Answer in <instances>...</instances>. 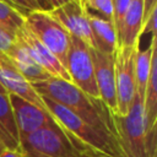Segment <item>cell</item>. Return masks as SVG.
<instances>
[{
  "mask_svg": "<svg viewBox=\"0 0 157 157\" xmlns=\"http://www.w3.org/2000/svg\"><path fill=\"white\" fill-rule=\"evenodd\" d=\"M16 42H18L27 53L39 64L49 76L59 77L63 80L70 81V76L65 69V66L58 60V58L31 32V29L23 23L16 31Z\"/></svg>",
  "mask_w": 157,
  "mask_h": 157,
  "instance_id": "obj_9",
  "label": "cell"
},
{
  "mask_svg": "<svg viewBox=\"0 0 157 157\" xmlns=\"http://www.w3.org/2000/svg\"><path fill=\"white\" fill-rule=\"evenodd\" d=\"M22 157H83L91 151L77 144L56 123L20 139Z\"/></svg>",
  "mask_w": 157,
  "mask_h": 157,
  "instance_id": "obj_4",
  "label": "cell"
},
{
  "mask_svg": "<svg viewBox=\"0 0 157 157\" xmlns=\"http://www.w3.org/2000/svg\"><path fill=\"white\" fill-rule=\"evenodd\" d=\"M91 55L94 67V80L99 99L105 104L110 113L117 114V93L114 76V55H108L91 48Z\"/></svg>",
  "mask_w": 157,
  "mask_h": 157,
  "instance_id": "obj_11",
  "label": "cell"
},
{
  "mask_svg": "<svg viewBox=\"0 0 157 157\" xmlns=\"http://www.w3.org/2000/svg\"><path fill=\"white\" fill-rule=\"evenodd\" d=\"M66 71L70 81L91 98L99 99L94 80V67L91 48L76 37L70 38V47L66 58Z\"/></svg>",
  "mask_w": 157,
  "mask_h": 157,
  "instance_id": "obj_6",
  "label": "cell"
},
{
  "mask_svg": "<svg viewBox=\"0 0 157 157\" xmlns=\"http://www.w3.org/2000/svg\"><path fill=\"white\" fill-rule=\"evenodd\" d=\"M9 99L20 139L26 137L52 123H55L50 113L38 105L12 93H9Z\"/></svg>",
  "mask_w": 157,
  "mask_h": 157,
  "instance_id": "obj_10",
  "label": "cell"
},
{
  "mask_svg": "<svg viewBox=\"0 0 157 157\" xmlns=\"http://www.w3.org/2000/svg\"><path fill=\"white\" fill-rule=\"evenodd\" d=\"M49 13L70 36L76 37L87 47L94 48L93 36L88 21V11L86 10L82 0H70L59 7L52 9Z\"/></svg>",
  "mask_w": 157,
  "mask_h": 157,
  "instance_id": "obj_8",
  "label": "cell"
},
{
  "mask_svg": "<svg viewBox=\"0 0 157 157\" xmlns=\"http://www.w3.org/2000/svg\"><path fill=\"white\" fill-rule=\"evenodd\" d=\"M86 10H93L102 15L103 18L112 20L113 15V6L112 0H82Z\"/></svg>",
  "mask_w": 157,
  "mask_h": 157,
  "instance_id": "obj_19",
  "label": "cell"
},
{
  "mask_svg": "<svg viewBox=\"0 0 157 157\" xmlns=\"http://www.w3.org/2000/svg\"><path fill=\"white\" fill-rule=\"evenodd\" d=\"M0 157H22V153L20 152V150L4 148L0 153Z\"/></svg>",
  "mask_w": 157,
  "mask_h": 157,
  "instance_id": "obj_23",
  "label": "cell"
},
{
  "mask_svg": "<svg viewBox=\"0 0 157 157\" xmlns=\"http://www.w3.org/2000/svg\"><path fill=\"white\" fill-rule=\"evenodd\" d=\"M0 85L4 87L7 94H16L28 101L29 103H33L39 108L49 112L40 94L34 90L32 83L20 74V71L13 66L5 53H0Z\"/></svg>",
  "mask_w": 157,
  "mask_h": 157,
  "instance_id": "obj_12",
  "label": "cell"
},
{
  "mask_svg": "<svg viewBox=\"0 0 157 157\" xmlns=\"http://www.w3.org/2000/svg\"><path fill=\"white\" fill-rule=\"evenodd\" d=\"M36 1H37L38 6L40 7V10H43V11H50V6L48 5L47 0H36Z\"/></svg>",
  "mask_w": 157,
  "mask_h": 157,
  "instance_id": "obj_26",
  "label": "cell"
},
{
  "mask_svg": "<svg viewBox=\"0 0 157 157\" xmlns=\"http://www.w3.org/2000/svg\"><path fill=\"white\" fill-rule=\"evenodd\" d=\"M131 0H112V6H113V15H112V25L115 29V33H118V29L121 25V21L124 18V15L130 5Z\"/></svg>",
  "mask_w": 157,
  "mask_h": 157,
  "instance_id": "obj_20",
  "label": "cell"
},
{
  "mask_svg": "<svg viewBox=\"0 0 157 157\" xmlns=\"http://www.w3.org/2000/svg\"><path fill=\"white\" fill-rule=\"evenodd\" d=\"M115 139L123 157H157V130L147 134L144 117V99L136 93L125 115L113 114Z\"/></svg>",
  "mask_w": 157,
  "mask_h": 157,
  "instance_id": "obj_2",
  "label": "cell"
},
{
  "mask_svg": "<svg viewBox=\"0 0 157 157\" xmlns=\"http://www.w3.org/2000/svg\"><path fill=\"white\" fill-rule=\"evenodd\" d=\"M83 157H113V156L104 155V153H101V152H90V153L85 155Z\"/></svg>",
  "mask_w": 157,
  "mask_h": 157,
  "instance_id": "obj_27",
  "label": "cell"
},
{
  "mask_svg": "<svg viewBox=\"0 0 157 157\" xmlns=\"http://www.w3.org/2000/svg\"><path fill=\"white\" fill-rule=\"evenodd\" d=\"M155 5H157V0H144V18L148 15V12Z\"/></svg>",
  "mask_w": 157,
  "mask_h": 157,
  "instance_id": "obj_24",
  "label": "cell"
},
{
  "mask_svg": "<svg viewBox=\"0 0 157 157\" xmlns=\"http://www.w3.org/2000/svg\"><path fill=\"white\" fill-rule=\"evenodd\" d=\"M25 13L17 7L11 5L6 0H0V25L13 31H16L25 23Z\"/></svg>",
  "mask_w": 157,
  "mask_h": 157,
  "instance_id": "obj_18",
  "label": "cell"
},
{
  "mask_svg": "<svg viewBox=\"0 0 157 157\" xmlns=\"http://www.w3.org/2000/svg\"><path fill=\"white\" fill-rule=\"evenodd\" d=\"M157 53V36H151L150 45L145 49H140V45L135 50L134 56V75H135V93L144 99L151 65L152 58Z\"/></svg>",
  "mask_w": 157,
  "mask_h": 157,
  "instance_id": "obj_16",
  "label": "cell"
},
{
  "mask_svg": "<svg viewBox=\"0 0 157 157\" xmlns=\"http://www.w3.org/2000/svg\"><path fill=\"white\" fill-rule=\"evenodd\" d=\"M4 148H5V147H4V146H2V144H1V142H0V153H1V151H2V150H4Z\"/></svg>",
  "mask_w": 157,
  "mask_h": 157,
  "instance_id": "obj_29",
  "label": "cell"
},
{
  "mask_svg": "<svg viewBox=\"0 0 157 157\" xmlns=\"http://www.w3.org/2000/svg\"><path fill=\"white\" fill-rule=\"evenodd\" d=\"M88 21L93 36L94 49L108 55H114L118 47V39L112 22L102 16L93 15L91 11H88Z\"/></svg>",
  "mask_w": 157,
  "mask_h": 157,
  "instance_id": "obj_15",
  "label": "cell"
},
{
  "mask_svg": "<svg viewBox=\"0 0 157 157\" xmlns=\"http://www.w3.org/2000/svg\"><path fill=\"white\" fill-rule=\"evenodd\" d=\"M25 23L65 66L71 36L50 16L49 11H31L25 16Z\"/></svg>",
  "mask_w": 157,
  "mask_h": 157,
  "instance_id": "obj_5",
  "label": "cell"
},
{
  "mask_svg": "<svg viewBox=\"0 0 157 157\" xmlns=\"http://www.w3.org/2000/svg\"><path fill=\"white\" fill-rule=\"evenodd\" d=\"M157 5H155L151 11L148 12V15L142 20V25H141V29H140V36L146 34V33H151V36H157Z\"/></svg>",
  "mask_w": 157,
  "mask_h": 157,
  "instance_id": "obj_21",
  "label": "cell"
},
{
  "mask_svg": "<svg viewBox=\"0 0 157 157\" xmlns=\"http://www.w3.org/2000/svg\"><path fill=\"white\" fill-rule=\"evenodd\" d=\"M144 18V0H131L117 33L118 45L132 47L141 39L140 29Z\"/></svg>",
  "mask_w": 157,
  "mask_h": 157,
  "instance_id": "obj_13",
  "label": "cell"
},
{
  "mask_svg": "<svg viewBox=\"0 0 157 157\" xmlns=\"http://www.w3.org/2000/svg\"><path fill=\"white\" fill-rule=\"evenodd\" d=\"M32 86L40 96L66 107L96 130L117 142L112 113L101 99L88 97L71 81L59 77L50 76L32 83Z\"/></svg>",
  "mask_w": 157,
  "mask_h": 157,
  "instance_id": "obj_1",
  "label": "cell"
},
{
  "mask_svg": "<svg viewBox=\"0 0 157 157\" xmlns=\"http://www.w3.org/2000/svg\"><path fill=\"white\" fill-rule=\"evenodd\" d=\"M5 54L13 64V66L20 71V74L31 83L43 81L50 77L48 72L39 64L36 63V60L27 53V50L18 42H15V44Z\"/></svg>",
  "mask_w": 157,
  "mask_h": 157,
  "instance_id": "obj_14",
  "label": "cell"
},
{
  "mask_svg": "<svg viewBox=\"0 0 157 157\" xmlns=\"http://www.w3.org/2000/svg\"><path fill=\"white\" fill-rule=\"evenodd\" d=\"M0 93H7V92H6L5 90H4V87H2L1 85H0Z\"/></svg>",
  "mask_w": 157,
  "mask_h": 157,
  "instance_id": "obj_28",
  "label": "cell"
},
{
  "mask_svg": "<svg viewBox=\"0 0 157 157\" xmlns=\"http://www.w3.org/2000/svg\"><path fill=\"white\" fill-rule=\"evenodd\" d=\"M16 42V33L0 25V53H6Z\"/></svg>",
  "mask_w": 157,
  "mask_h": 157,
  "instance_id": "obj_22",
  "label": "cell"
},
{
  "mask_svg": "<svg viewBox=\"0 0 157 157\" xmlns=\"http://www.w3.org/2000/svg\"><path fill=\"white\" fill-rule=\"evenodd\" d=\"M140 45V39L132 47L118 45L114 53V76L117 107L119 115H125L131 105L135 96V75L134 56L135 50Z\"/></svg>",
  "mask_w": 157,
  "mask_h": 157,
  "instance_id": "obj_7",
  "label": "cell"
},
{
  "mask_svg": "<svg viewBox=\"0 0 157 157\" xmlns=\"http://www.w3.org/2000/svg\"><path fill=\"white\" fill-rule=\"evenodd\" d=\"M40 97L55 123L63 130H65L69 136L72 137L77 144L94 152H101L113 157H123L118 144L113 139L96 130L66 107L44 96Z\"/></svg>",
  "mask_w": 157,
  "mask_h": 157,
  "instance_id": "obj_3",
  "label": "cell"
},
{
  "mask_svg": "<svg viewBox=\"0 0 157 157\" xmlns=\"http://www.w3.org/2000/svg\"><path fill=\"white\" fill-rule=\"evenodd\" d=\"M67 1H70V0H47L48 5L50 6V10H52V9H55V7L61 6L63 4L67 2Z\"/></svg>",
  "mask_w": 157,
  "mask_h": 157,
  "instance_id": "obj_25",
  "label": "cell"
},
{
  "mask_svg": "<svg viewBox=\"0 0 157 157\" xmlns=\"http://www.w3.org/2000/svg\"><path fill=\"white\" fill-rule=\"evenodd\" d=\"M0 142L5 148L20 150V136L7 93H0Z\"/></svg>",
  "mask_w": 157,
  "mask_h": 157,
  "instance_id": "obj_17",
  "label": "cell"
}]
</instances>
